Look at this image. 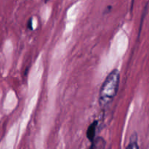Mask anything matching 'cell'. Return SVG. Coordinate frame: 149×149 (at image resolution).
<instances>
[{
  "label": "cell",
  "instance_id": "6da1fadb",
  "mask_svg": "<svg viewBox=\"0 0 149 149\" xmlns=\"http://www.w3.org/2000/svg\"><path fill=\"white\" fill-rule=\"evenodd\" d=\"M120 81V73L119 70H112L103 81L99 93V104L104 108L109 106L117 94Z\"/></svg>",
  "mask_w": 149,
  "mask_h": 149
},
{
  "label": "cell",
  "instance_id": "8992f818",
  "mask_svg": "<svg viewBox=\"0 0 149 149\" xmlns=\"http://www.w3.org/2000/svg\"><path fill=\"white\" fill-rule=\"evenodd\" d=\"M48 1H49V0H45V4H46V3H47Z\"/></svg>",
  "mask_w": 149,
  "mask_h": 149
},
{
  "label": "cell",
  "instance_id": "7a4b0ae2",
  "mask_svg": "<svg viewBox=\"0 0 149 149\" xmlns=\"http://www.w3.org/2000/svg\"><path fill=\"white\" fill-rule=\"evenodd\" d=\"M97 125V121H95L94 122H93V123L89 126L88 129H87V134H86V135H87V138L91 143H93L95 141Z\"/></svg>",
  "mask_w": 149,
  "mask_h": 149
},
{
  "label": "cell",
  "instance_id": "5b68a950",
  "mask_svg": "<svg viewBox=\"0 0 149 149\" xmlns=\"http://www.w3.org/2000/svg\"><path fill=\"white\" fill-rule=\"evenodd\" d=\"M31 24H32V23H31V18H30V19H29V23H28V27H29L30 29H32Z\"/></svg>",
  "mask_w": 149,
  "mask_h": 149
},
{
  "label": "cell",
  "instance_id": "277c9868",
  "mask_svg": "<svg viewBox=\"0 0 149 149\" xmlns=\"http://www.w3.org/2000/svg\"><path fill=\"white\" fill-rule=\"evenodd\" d=\"M103 141V139H102V138H98V139L96 140L95 141H94V142L92 143L91 146L90 147V148L89 149H98L99 146H100L99 145H100Z\"/></svg>",
  "mask_w": 149,
  "mask_h": 149
},
{
  "label": "cell",
  "instance_id": "3957f363",
  "mask_svg": "<svg viewBox=\"0 0 149 149\" xmlns=\"http://www.w3.org/2000/svg\"><path fill=\"white\" fill-rule=\"evenodd\" d=\"M126 149H139V146H138V142H137L136 134H134V135H132L130 138V141Z\"/></svg>",
  "mask_w": 149,
  "mask_h": 149
}]
</instances>
